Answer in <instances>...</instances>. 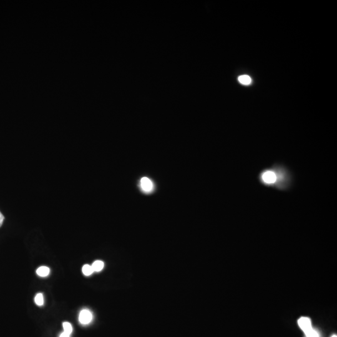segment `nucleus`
Instances as JSON below:
<instances>
[{"mask_svg":"<svg viewBox=\"0 0 337 337\" xmlns=\"http://www.w3.org/2000/svg\"><path fill=\"white\" fill-rule=\"evenodd\" d=\"M305 335L306 337H319L318 332L314 330L313 328H311L309 331L306 332Z\"/></svg>","mask_w":337,"mask_h":337,"instance_id":"9b49d317","label":"nucleus"},{"mask_svg":"<svg viewBox=\"0 0 337 337\" xmlns=\"http://www.w3.org/2000/svg\"><path fill=\"white\" fill-rule=\"evenodd\" d=\"M36 273L40 277H46L49 274V269L47 267H41L37 269Z\"/></svg>","mask_w":337,"mask_h":337,"instance_id":"39448f33","label":"nucleus"},{"mask_svg":"<svg viewBox=\"0 0 337 337\" xmlns=\"http://www.w3.org/2000/svg\"><path fill=\"white\" fill-rule=\"evenodd\" d=\"M239 81L244 85H249L252 82V79L249 76L242 75L239 77Z\"/></svg>","mask_w":337,"mask_h":337,"instance_id":"0eeeda50","label":"nucleus"},{"mask_svg":"<svg viewBox=\"0 0 337 337\" xmlns=\"http://www.w3.org/2000/svg\"><path fill=\"white\" fill-rule=\"evenodd\" d=\"M63 326L64 328V331L66 332V333L69 335H71L73 331V327L71 323H68V322H64L63 323Z\"/></svg>","mask_w":337,"mask_h":337,"instance_id":"1a4fd4ad","label":"nucleus"},{"mask_svg":"<svg viewBox=\"0 0 337 337\" xmlns=\"http://www.w3.org/2000/svg\"><path fill=\"white\" fill-rule=\"evenodd\" d=\"M34 301H35V303L36 304V305H39V306L43 305L44 304V299H43V294H38L35 296Z\"/></svg>","mask_w":337,"mask_h":337,"instance_id":"9d476101","label":"nucleus"},{"mask_svg":"<svg viewBox=\"0 0 337 337\" xmlns=\"http://www.w3.org/2000/svg\"><path fill=\"white\" fill-rule=\"evenodd\" d=\"M4 219V217L3 215L1 214V212H0V227H1V226L2 225V224H3V222Z\"/></svg>","mask_w":337,"mask_h":337,"instance_id":"f8f14e48","label":"nucleus"},{"mask_svg":"<svg viewBox=\"0 0 337 337\" xmlns=\"http://www.w3.org/2000/svg\"><path fill=\"white\" fill-rule=\"evenodd\" d=\"M139 187L141 191L146 194H150L154 189V185L153 182L147 177L141 178L139 182Z\"/></svg>","mask_w":337,"mask_h":337,"instance_id":"f257e3e1","label":"nucleus"},{"mask_svg":"<svg viewBox=\"0 0 337 337\" xmlns=\"http://www.w3.org/2000/svg\"><path fill=\"white\" fill-rule=\"evenodd\" d=\"M298 323L301 329L304 331L305 333L312 328L311 320L310 319L307 318V317H301L299 320Z\"/></svg>","mask_w":337,"mask_h":337,"instance_id":"7ed1b4c3","label":"nucleus"},{"mask_svg":"<svg viewBox=\"0 0 337 337\" xmlns=\"http://www.w3.org/2000/svg\"><path fill=\"white\" fill-rule=\"evenodd\" d=\"M263 179L268 184H272L276 181V176L274 172H267L263 175Z\"/></svg>","mask_w":337,"mask_h":337,"instance_id":"20e7f679","label":"nucleus"},{"mask_svg":"<svg viewBox=\"0 0 337 337\" xmlns=\"http://www.w3.org/2000/svg\"><path fill=\"white\" fill-rule=\"evenodd\" d=\"M59 337H70V335H69L68 333H66V332H63V333L60 335Z\"/></svg>","mask_w":337,"mask_h":337,"instance_id":"ddd939ff","label":"nucleus"},{"mask_svg":"<svg viewBox=\"0 0 337 337\" xmlns=\"http://www.w3.org/2000/svg\"><path fill=\"white\" fill-rule=\"evenodd\" d=\"M82 271L83 272V274L86 276H89V275H91L94 272L92 266H91L90 265H87V264L84 265L83 266L82 269Z\"/></svg>","mask_w":337,"mask_h":337,"instance_id":"6e6552de","label":"nucleus"},{"mask_svg":"<svg viewBox=\"0 0 337 337\" xmlns=\"http://www.w3.org/2000/svg\"><path fill=\"white\" fill-rule=\"evenodd\" d=\"M92 319V315L88 310H82L79 316V321L82 325H87L90 323Z\"/></svg>","mask_w":337,"mask_h":337,"instance_id":"f03ea898","label":"nucleus"},{"mask_svg":"<svg viewBox=\"0 0 337 337\" xmlns=\"http://www.w3.org/2000/svg\"><path fill=\"white\" fill-rule=\"evenodd\" d=\"M331 337H337V336H336V335H333V336H331Z\"/></svg>","mask_w":337,"mask_h":337,"instance_id":"4468645a","label":"nucleus"},{"mask_svg":"<svg viewBox=\"0 0 337 337\" xmlns=\"http://www.w3.org/2000/svg\"><path fill=\"white\" fill-rule=\"evenodd\" d=\"M91 266L94 272H100L104 268V263L101 260H96Z\"/></svg>","mask_w":337,"mask_h":337,"instance_id":"423d86ee","label":"nucleus"}]
</instances>
